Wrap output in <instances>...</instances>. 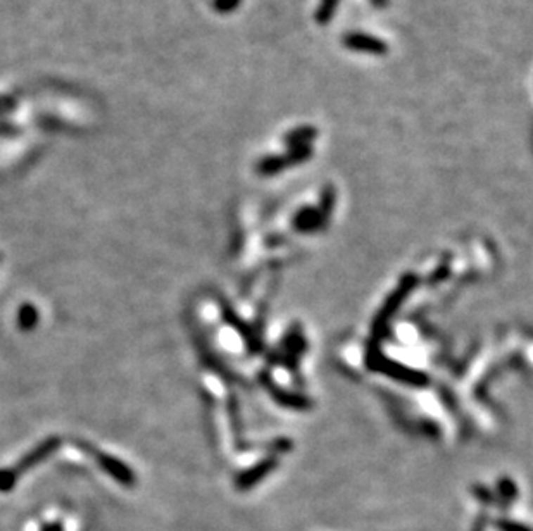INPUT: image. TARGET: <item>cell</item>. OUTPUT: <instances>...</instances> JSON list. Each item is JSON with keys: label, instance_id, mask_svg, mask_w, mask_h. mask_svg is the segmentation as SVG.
<instances>
[{"label": "cell", "instance_id": "6da1fadb", "mask_svg": "<svg viewBox=\"0 0 533 531\" xmlns=\"http://www.w3.org/2000/svg\"><path fill=\"white\" fill-rule=\"evenodd\" d=\"M313 154V148L307 145V147H295L290 148V152L283 155H268V158L261 159V162L257 164V171L261 174H275L278 171H281L287 166H294V164L304 162Z\"/></svg>", "mask_w": 533, "mask_h": 531}, {"label": "cell", "instance_id": "7a4b0ae2", "mask_svg": "<svg viewBox=\"0 0 533 531\" xmlns=\"http://www.w3.org/2000/svg\"><path fill=\"white\" fill-rule=\"evenodd\" d=\"M342 44L349 51L369 53V56H385L388 52V44L385 40L363 32H347L342 37Z\"/></svg>", "mask_w": 533, "mask_h": 531}, {"label": "cell", "instance_id": "3957f363", "mask_svg": "<svg viewBox=\"0 0 533 531\" xmlns=\"http://www.w3.org/2000/svg\"><path fill=\"white\" fill-rule=\"evenodd\" d=\"M318 136V129L311 124H302L297 126V128L288 132L287 135L283 136V142L287 147L295 148V147H307L313 140Z\"/></svg>", "mask_w": 533, "mask_h": 531}, {"label": "cell", "instance_id": "277c9868", "mask_svg": "<svg viewBox=\"0 0 533 531\" xmlns=\"http://www.w3.org/2000/svg\"><path fill=\"white\" fill-rule=\"evenodd\" d=\"M338 4H340V0H319V6L314 13L316 23L321 26L330 25V21L335 16V13H337Z\"/></svg>", "mask_w": 533, "mask_h": 531}, {"label": "cell", "instance_id": "5b68a950", "mask_svg": "<svg viewBox=\"0 0 533 531\" xmlns=\"http://www.w3.org/2000/svg\"><path fill=\"white\" fill-rule=\"evenodd\" d=\"M240 2H242V0H212V7H214L216 13L228 14L233 13L235 9H238Z\"/></svg>", "mask_w": 533, "mask_h": 531}, {"label": "cell", "instance_id": "8992f818", "mask_svg": "<svg viewBox=\"0 0 533 531\" xmlns=\"http://www.w3.org/2000/svg\"><path fill=\"white\" fill-rule=\"evenodd\" d=\"M496 530L497 531H530V528L521 523L509 521V519H499L496 521Z\"/></svg>", "mask_w": 533, "mask_h": 531}, {"label": "cell", "instance_id": "52a82bcc", "mask_svg": "<svg viewBox=\"0 0 533 531\" xmlns=\"http://www.w3.org/2000/svg\"><path fill=\"white\" fill-rule=\"evenodd\" d=\"M487 521H489V518H487V514H485V513H482V514H480L478 518H477V521H475L473 530H471V531H485V528H487Z\"/></svg>", "mask_w": 533, "mask_h": 531}, {"label": "cell", "instance_id": "ba28073f", "mask_svg": "<svg viewBox=\"0 0 533 531\" xmlns=\"http://www.w3.org/2000/svg\"><path fill=\"white\" fill-rule=\"evenodd\" d=\"M371 4L376 7V9H383V7H387L388 0H371Z\"/></svg>", "mask_w": 533, "mask_h": 531}]
</instances>
